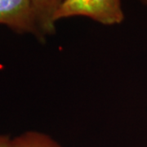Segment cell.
<instances>
[{"label":"cell","instance_id":"cell-3","mask_svg":"<svg viewBox=\"0 0 147 147\" xmlns=\"http://www.w3.org/2000/svg\"><path fill=\"white\" fill-rule=\"evenodd\" d=\"M65 0H30L34 20L40 36V42L56 33L54 16Z\"/></svg>","mask_w":147,"mask_h":147},{"label":"cell","instance_id":"cell-4","mask_svg":"<svg viewBox=\"0 0 147 147\" xmlns=\"http://www.w3.org/2000/svg\"><path fill=\"white\" fill-rule=\"evenodd\" d=\"M9 147H61L50 136L40 131H29L11 138Z\"/></svg>","mask_w":147,"mask_h":147},{"label":"cell","instance_id":"cell-6","mask_svg":"<svg viewBox=\"0 0 147 147\" xmlns=\"http://www.w3.org/2000/svg\"><path fill=\"white\" fill-rule=\"evenodd\" d=\"M141 3H142V5L144 6V7H146L147 8V0H138Z\"/></svg>","mask_w":147,"mask_h":147},{"label":"cell","instance_id":"cell-1","mask_svg":"<svg viewBox=\"0 0 147 147\" xmlns=\"http://www.w3.org/2000/svg\"><path fill=\"white\" fill-rule=\"evenodd\" d=\"M84 16L103 26L119 25L124 21L121 0H65L54 16V21Z\"/></svg>","mask_w":147,"mask_h":147},{"label":"cell","instance_id":"cell-2","mask_svg":"<svg viewBox=\"0 0 147 147\" xmlns=\"http://www.w3.org/2000/svg\"><path fill=\"white\" fill-rule=\"evenodd\" d=\"M0 25L19 34H31L40 42L30 0H0Z\"/></svg>","mask_w":147,"mask_h":147},{"label":"cell","instance_id":"cell-5","mask_svg":"<svg viewBox=\"0 0 147 147\" xmlns=\"http://www.w3.org/2000/svg\"><path fill=\"white\" fill-rule=\"evenodd\" d=\"M11 138L6 135L0 134V147H9Z\"/></svg>","mask_w":147,"mask_h":147}]
</instances>
